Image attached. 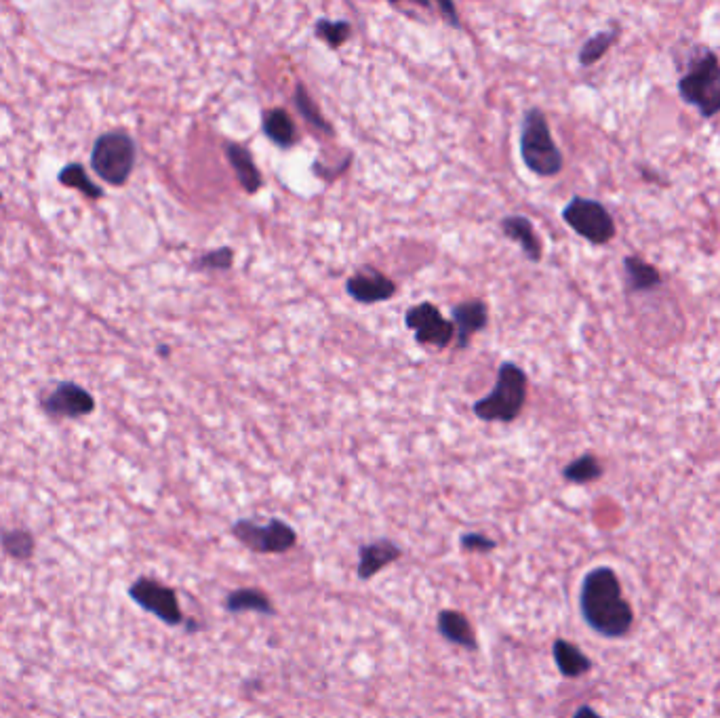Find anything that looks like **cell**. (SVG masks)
<instances>
[{
  "mask_svg": "<svg viewBox=\"0 0 720 718\" xmlns=\"http://www.w3.org/2000/svg\"><path fill=\"white\" fill-rule=\"evenodd\" d=\"M527 401V375L514 363H504L497 371V382L489 396L474 403V415L483 422L510 424L523 411Z\"/></svg>",
  "mask_w": 720,
  "mask_h": 718,
  "instance_id": "3",
  "label": "cell"
},
{
  "mask_svg": "<svg viewBox=\"0 0 720 718\" xmlns=\"http://www.w3.org/2000/svg\"><path fill=\"white\" fill-rule=\"evenodd\" d=\"M232 535L238 544L257 554H285L297 544L295 529L280 518H270L268 523H259L257 518H240L232 525Z\"/></svg>",
  "mask_w": 720,
  "mask_h": 718,
  "instance_id": "6",
  "label": "cell"
},
{
  "mask_svg": "<svg viewBox=\"0 0 720 718\" xmlns=\"http://www.w3.org/2000/svg\"><path fill=\"white\" fill-rule=\"evenodd\" d=\"M198 268H217V270H226L232 266V249H219L213 253L203 255L196 262Z\"/></svg>",
  "mask_w": 720,
  "mask_h": 718,
  "instance_id": "28",
  "label": "cell"
},
{
  "mask_svg": "<svg viewBox=\"0 0 720 718\" xmlns=\"http://www.w3.org/2000/svg\"><path fill=\"white\" fill-rule=\"evenodd\" d=\"M573 718H603L596 710H592L590 706H579L573 714Z\"/></svg>",
  "mask_w": 720,
  "mask_h": 718,
  "instance_id": "30",
  "label": "cell"
},
{
  "mask_svg": "<svg viewBox=\"0 0 720 718\" xmlns=\"http://www.w3.org/2000/svg\"><path fill=\"white\" fill-rule=\"evenodd\" d=\"M346 291L360 304H377L390 299L396 293V285L386 274L373 268H363L348 278Z\"/></svg>",
  "mask_w": 720,
  "mask_h": 718,
  "instance_id": "12",
  "label": "cell"
},
{
  "mask_svg": "<svg viewBox=\"0 0 720 718\" xmlns=\"http://www.w3.org/2000/svg\"><path fill=\"white\" fill-rule=\"evenodd\" d=\"M624 274H626V291L628 293H647L664 283V278H662V274H659V270L638 255L624 257Z\"/></svg>",
  "mask_w": 720,
  "mask_h": 718,
  "instance_id": "16",
  "label": "cell"
},
{
  "mask_svg": "<svg viewBox=\"0 0 720 718\" xmlns=\"http://www.w3.org/2000/svg\"><path fill=\"white\" fill-rule=\"evenodd\" d=\"M43 407L53 417H85L95 411V398L83 386L66 382L59 384L49 396L43 398Z\"/></svg>",
  "mask_w": 720,
  "mask_h": 718,
  "instance_id": "10",
  "label": "cell"
},
{
  "mask_svg": "<svg viewBox=\"0 0 720 718\" xmlns=\"http://www.w3.org/2000/svg\"><path fill=\"white\" fill-rule=\"evenodd\" d=\"M563 219L571 230L592 245H607L615 236V222L607 207L592 198L573 196L563 209Z\"/></svg>",
  "mask_w": 720,
  "mask_h": 718,
  "instance_id": "7",
  "label": "cell"
},
{
  "mask_svg": "<svg viewBox=\"0 0 720 718\" xmlns=\"http://www.w3.org/2000/svg\"><path fill=\"white\" fill-rule=\"evenodd\" d=\"M264 133L280 148H291L297 142V129L287 110L274 108L264 114Z\"/></svg>",
  "mask_w": 720,
  "mask_h": 718,
  "instance_id": "20",
  "label": "cell"
},
{
  "mask_svg": "<svg viewBox=\"0 0 720 718\" xmlns=\"http://www.w3.org/2000/svg\"><path fill=\"white\" fill-rule=\"evenodd\" d=\"M403 558V548L388 537H379V540L360 544L358 546V567L356 575L360 582H369L377 573H382L388 565Z\"/></svg>",
  "mask_w": 720,
  "mask_h": 718,
  "instance_id": "11",
  "label": "cell"
},
{
  "mask_svg": "<svg viewBox=\"0 0 720 718\" xmlns=\"http://www.w3.org/2000/svg\"><path fill=\"white\" fill-rule=\"evenodd\" d=\"M226 609L230 613H259L272 617L276 615V609L270 601V596L259 590V588H240L226 596Z\"/></svg>",
  "mask_w": 720,
  "mask_h": 718,
  "instance_id": "18",
  "label": "cell"
},
{
  "mask_svg": "<svg viewBox=\"0 0 720 718\" xmlns=\"http://www.w3.org/2000/svg\"><path fill=\"white\" fill-rule=\"evenodd\" d=\"M295 104H297V110L306 116L308 123H312L320 131H331V127L323 121V116H320V112L316 110L312 97L306 93V89L302 85H299L295 91Z\"/></svg>",
  "mask_w": 720,
  "mask_h": 718,
  "instance_id": "26",
  "label": "cell"
},
{
  "mask_svg": "<svg viewBox=\"0 0 720 718\" xmlns=\"http://www.w3.org/2000/svg\"><path fill=\"white\" fill-rule=\"evenodd\" d=\"M316 36L320 41H325L329 47H339L344 45L350 38V24L344 22V19H337V22H331V19H318L316 22Z\"/></svg>",
  "mask_w": 720,
  "mask_h": 718,
  "instance_id": "25",
  "label": "cell"
},
{
  "mask_svg": "<svg viewBox=\"0 0 720 718\" xmlns=\"http://www.w3.org/2000/svg\"><path fill=\"white\" fill-rule=\"evenodd\" d=\"M57 179H59V184H62V186L78 190L80 194H85L87 198H91V201H97V198L104 196V190L99 186H95L89 179L87 171L80 165H76V163L66 165L62 171H59Z\"/></svg>",
  "mask_w": 720,
  "mask_h": 718,
  "instance_id": "22",
  "label": "cell"
},
{
  "mask_svg": "<svg viewBox=\"0 0 720 718\" xmlns=\"http://www.w3.org/2000/svg\"><path fill=\"white\" fill-rule=\"evenodd\" d=\"M678 95L704 118L720 112V59L712 49H697L689 70L680 76Z\"/></svg>",
  "mask_w": 720,
  "mask_h": 718,
  "instance_id": "2",
  "label": "cell"
},
{
  "mask_svg": "<svg viewBox=\"0 0 720 718\" xmlns=\"http://www.w3.org/2000/svg\"><path fill=\"white\" fill-rule=\"evenodd\" d=\"M3 546L7 554L17 558V561H28L34 554V537L26 529H13L3 535Z\"/></svg>",
  "mask_w": 720,
  "mask_h": 718,
  "instance_id": "24",
  "label": "cell"
},
{
  "mask_svg": "<svg viewBox=\"0 0 720 718\" xmlns=\"http://www.w3.org/2000/svg\"><path fill=\"white\" fill-rule=\"evenodd\" d=\"M552 655H554V662L558 666V672L563 676H567V678H579V676H584L586 672H590V668H592L590 657L584 655L582 649H577L573 643L563 641V638L554 641Z\"/></svg>",
  "mask_w": 720,
  "mask_h": 718,
  "instance_id": "19",
  "label": "cell"
},
{
  "mask_svg": "<svg viewBox=\"0 0 720 718\" xmlns=\"http://www.w3.org/2000/svg\"><path fill=\"white\" fill-rule=\"evenodd\" d=\"M487 321H489V312H487V306L480 302V299H472V302L455 306L453 308V327L457 329L455 331L457 346L466 348L470 337L487 327Z\"/></svg>",
  "mask_w": 720,
  "mask_h": 718,
  "instance_id": "14",
  "label": "cell"
},
{
  "mask_svg": "<svg viewBox=\"0 0 720 718\" xmlns=\"http://www.w3.org/2000/svg\"><path fill=\"white\" fill-rule=\"evenodd\" d=\"M129 598L167 626H182L186 620L182 607H179L177 592L152 577H137L129 586Z\"/></svg>",
  "mask_w": 720,
  "mask_h": 718,
  "instance_id": "8",
  "label": "cell"
},
{
  "mask_svg": "<svg viewBox=\"0 0 720 718\" xmlns=\"http://www.w3.org/2000/svg\"><path fill=\"white\" fill-rule=\"evenodd\" d=\"M520 156L527 169L539 177H554L563 171V154H560L546 114L539 108L527 110L520 129Z\"/></svg>",
  "mask_w": 720,
  "mask_h": 718,
  "instance_id": "4",
  "label": "cell"
},
{
  "mask_svg": "<svg viewBox=\"0 0 720 718\" xmlns=\"http://www.w3.org/2000/svg\"><path fill=\"white\" fill-rule=\"evenodd\" d=\"M617 38H619V30H603L590 36L582 45V49H579V64L584 68L596 64L598 59L605 57V53L617 43Z\"/></svg>",
  "mask_w": 720,
  "mask_h": 718,
  "instance_id": "21",
  "label": "cell"
},
{
  "mask_svg": "<svg viewBox=\"0 0 720 718\" xmlns=\"http://www.w3.org/2000/svg\"><path fill=\"white\" fill-rule=\"evenodd\" d=\"M502 230L510 241L520 245V249H523V253L531 259V262H539V259H542V241H539L529 217L523 215L504 217Z\"/></svg>",
  "mask_w": 720,
  "mask_h": 718,
  "instance_id": "15",
  "label": "cell"
},
{
  "mask_svg": "<svg viewBox=\"0 0 720 718\" xmlns=\"http://www.w3.org/2000/svg\"><path fill=\"white\" fill-rule=\"evenodd\" d=\"M436 628H438L440 636H443L445 641H449L451 645H457L466 651L478 649L476 632L462 611L443 609L436 617Z\"/></svg>",
  "mask_w": 720,
  "mask_h": 718,
  "instance_id": "13",
  "label": "cell"
},
{
  "mask_svg": "<svg viewBox=\"0 0 720 718\" xmlns=\"http://www.w3.org/2000/svg\"><path fill=\"white\" fill-rule=\"evenodd\" d=\"M0 196H3V194H0Z\"/></svg>",
  "mask_w": 720,
  "mask_h": 718,
  "instance_id": "31",
  "label": "cell"
},
{
  "mask_svg": "<svg viewBox=\"0 0 720 718\" xmlns=\"http://www.w3.org/2000/svg\"><path fill=\"white\" fill-rule=\"evenodd\" d=\"M226 158L230 161L236 177H238V184L243 186L245 192L249 194H255L259 192V188H262L264 179H262V173H259V169L255 167V161L253 156L247 148L238 146V144H226Z\"/></svg>",
  "mask_w": 720,
  "mask_h": 718,
  "instance_id": "17",
  "label": "cell"
},
{
  "mask_svg": "<svg viewBox=\"0 0 720 718\" xmlns=\"http://www.w3.org/2000/svg\"><path fill=\"white\" fill-rule=\"evenodd\" d=\"M440 11H447V19H449V22H451V26H455V28H459V22H457V15H455V7H453V3H449V0H440Z\"/></svg>",
  "mask_w": 720,
  "mask_h": 718,
  "instance_id": "29",
  "label": "cell"
},
{
  "mask_svg": "<svg viewBox=\"0 0 720 718\" xmlns=\"http://www.w3.org/2000/svg\"><path fill=\"white\" fill-rule=\"evenodd\" d=\"M459 546L468 554H489L497 548V542L480 531H468L459 537Z\"/></svg>",
  "mask_w": 720,
  "mask_h": 718,
  "instance_id": "27",
  "label": "cell"
},
{
  "mask_svg": "<svg viewBox=\"0 0 720 718\" xmlns=\"http://www.w3.org/2000/svg\"><path fill=\"white\" fill-rule=\"evenodd\" d=\"M135 142L125 131H108L99 135L91 152L93 171L112 186H123L133 173Z\"/></svg>",
  "mask_w": 720,
  "mask_h": 718,
  "instance_id": "5",
  "label": "cell"
},
{
  "mask_svg": "<svg viewBox=\"0 0 720 718\" xmlns=\"http://www.w3.org/2000/svg\"><path fill=\"white\" fill-rule=\"evenodd\" d=\"M563 476L567 478L569 483L586 485V483L598 481V478L603 476V466H600V462L596 460V457H594L592 453H584L582 457H577V460H573V462L563 470Z\"/></svg>",
  "mask_w": 720,
  "mask_h": 718,
  "instance_id": "23",
  "label": "cell"
},
{
  "mask_svg": "<svg viewBox=\"0 0 720 718\" xmlns=\"http://www.w3.org/2000/svg\"><path fill=\"white\" fill-rule=\"evenodd\" d=\"M579 609L584 622L605 638H622L634 624V613L622 594L619 577L609 567H596L584 577Z\"/></svg>",
  "mask_w": 720,
  "mask_h": 718,
  "instance_id": "1",
  "label": "cell"
},
{
  "mask_svg": "<svg viewBox=\"0 0 720 718\" xmlns=\"http://www.w3.org/2000/svg\"><path fill=\"white\" fill-rule=\"evenodd\" d=\"M405 325L415 331L419 344H428L436 348H445L455 337V327L451 321H445L440 310L428 302L413 306L405 314Z\"/></svg>",
  "mask_w": 720,
  "mask_h": 718,
  "instance_id": "9",
  "label": "cell"
}]
</instances>
